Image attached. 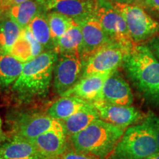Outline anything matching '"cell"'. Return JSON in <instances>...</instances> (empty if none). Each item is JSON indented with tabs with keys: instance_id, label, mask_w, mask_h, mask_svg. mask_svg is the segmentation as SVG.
<instances>
[{
	"instance_id": "obj_1",
	"label": "cell",
	"mask_w": 159,
	"mask_h": 159,
	"mask_svg": "<svg viewBox=\"0 0 159 159\" xmlns=\"http://www.w3.org/2000/svg\"><path fill=\"white\" fill-rule=\"evenodd\" d=\"M57 58L56 50L47 51L25 63L19 77L11 86L17 102L30 104L48 96Z\"/></svg>"
},
{
	"instance_id": "obj_2",
	"label": "cell",
	"mask_w": 159,
	"mask_h": 159,
	"mask_svg": "<svg viewBox=\"0 0 159 159\" xmlns=\"http://www.w3.org/2000/svg\"><path fill=\"white\" fill-rule=\"evenodd\" d=\"M122 66L139 92L147 100L159 104V61L148 46L135 45Z\"/></svg>"
},
{
	"instance_id": "obj_3",
	"label": "cell",
	"mask_w": 159,
	"mask_h": 159,
	"mask_svg": "<svg viewBox=\"0 0 159 159\" xmlns=\"http://www.w3.org/2000/svg\"><path fill=\"white\" fill-rule=\"evenodd\" d=\"M158 119L150 114L142 122L127 128L108 159H146L159 152Z\"/></svg>"
},
{
	"instance_id": "obj_4",
	"label": "cell",
	"mask_w": 159,
	"mask_h": 159,
	"mask_svg": "<svg viewBox=\"0 0 159 159\" xmlns=\"http://www.w3.org/2000/svg\"><path fill=\"white\" fill-rule=\"evenodd\" d=\"M125 130L98 119L78 134L69 137V142L75 150L99 159H108Z\"/></svg>"
},
{
	"instance_id": "obj_5",
	"label": "cell",
	"mask_w": 159,
	"mask_h": 159,
	"mask_svg": "<svg viewBox=\"0 0 159 159\" xmlns=\"http://www.w3.org/2000/svg\"><path fill=\"white\" fill-rule=\"evenodd\" d=\"M113 4L125 19L135 44L152 39L159 33V23L147 13L142 5Z\"/></svg>"
},
{
	"instance_id": "obj_6",
	"label": "cell",
	"mask_w": 159,
	"mask_h": 159,
	"mask_svg": "<svg viewBox=\"0 0 159 159\" xmlns=\"http://www.w3.org/2000/svg\"><path fill=\"white\" fill-rule=\"evenodd\" d=\"M94 16L112 42L133 48L136 44L129 34L125 19L114 4L109 0H94Z\"/></svg>"
},
{
	"instance_id": "obj_7",
	"label": "cell",
	"mask_w": 159,
	"mask_h": 159,
	"mask_svg": "<svg viewBox=\"0 0 159 159\" xmlns=\"http://www.w3.org/2000/svg\"><path fill=\"white\" fill-rule=\"evenodd\" d=\"M62 129L61 121L52 118L46 112H24L15 117L12 124L11 137L31 140L49 130Z\"/></svg>"
},
{
	"instance_id": "obj_8",
	"label": "cell",
	"mask_w": 159,
	"mask_h": 159,
	"mask_svg": "<svg viewBox=\"0 0 159 159\" xmlns=\"http://www.w3.org/2000/svg\"><path fill=\"white\" fill-rule=\"evenodd\" d=\"M85 63L80 55H58L53 72L52 89L61 97L82 78Z\"/></svg>"
},
{
	"instance_id": "obj_9",
	"label": "cell",
	"mask_w": 159,
	"mask_h": 159,
	"mask_svg": "<svg viewBox=\"0 0 159 159\" xmlns=\"http://www.w3.org/2000/svg\"><path fill=\"white\" fill-rule=\"evenodd\" d=\"M130 47L117 43H111L103 47L85 63L82 77L97 73L113 72L122 66Z\"/></svg>"
},
{
	"instance_id": "obj_10",
	"label": "cell",
	"mask_w": 159,
	"mask_h": 159,
	"mask_svg": "<svg viewBox=\"0 0 159 159\" xmlns=\"http://www.w3.org/2000/svg\"><path fill=\"white\" fill-rule=\"evenodd\" d=\"M93 104L98 111L99 119L125 129L142 122L147 117V115L133 106L113 105L103 100Z\"/></svg>"
},
{
	"instance_id": "obj_11",
	"label": "cell",
	"mask_w": 159,
	"mask_h": 159,
	"mask_svg": "<svg viewBox=\"0 0 159 159\" xmlns=\"http://www.w3.org/2000/svg\"><path fill=\"white\" fill-rule=\"evenodd\" d=\"M79 25L83 35L80 57L84 63L99 49L114 43L94 16L85 20Z\"/></svg>"
},
{
	"instance_id": "obj_12",
	"label": "cell",
	"mask_w": 159,
	"mask_h": 159,
	"mask_svg": "<svg viewBox=\"0 0 159 159\" xmlns=\"http://www.w3.org/2000/svg\"><path fill=\"white\" fill-rule=\"evenodd\" d=\"M47 12L55 11L66 16L77 24L94 16V0H41Z\"/></svg>"
},
{
	"instance_id": "obj_13",
	"label": "cell",
	"mask_w": 159,
	"mask_h": 159,
	"mask_svg": "<svg viewBox=\"0 0 159 159\" xmlns=\"http://www.w3.org/2000/svg\"><path fill=\"white\" fill-rule=\"evenodd\" d=\"M111 73H97L82 77L74 87L61 97H76L91 103L102 100L103 85Z\"/></svg>"
},
{
	"instance_id": "obj_14",
	"label": "cell",
	"mask_w": 159,
	"mask_h": 159,
	"mask_svg": "<svg viewBox=\"0 0 159 159\" xmlns=\"http://www.w3.org/2000/svg\"><path fill=\"white\" fill-rule=\"evenodd\" d=\"M102 100L122 106H131L134 102V95L130 85L117 70L111 73L105 82Z\"/></svg>"
},
{
	"instance_id": "obj_15",
	"label": "cell",
	"mask_w": 159,
	"mask_h": 159,
	"mask_svg": "<svg viewBox=\"0 0 159 159\" xmlns=\"http://www.w3.org/2000/svg\"><path fill=\"white\" fill-rule=\"evenodd\" d=\"M46 159H52L69 148L68 137L63 130H52L30 140Z\"/></svg>"
},
{
	"instance_id": "obj_16",
	"label": "cell",
	"mask_w": 159,
	"mask_h": 159,
	"mask_svg": "<svg viewBox=\"0 0 159 159\" xmlns=\"http://www.w3.org/2000/svg\"><path fill=\"white\" fill-rule=\"evenodd\" d=\"M0 159H46L30 140L19 137L0 144Z\"/></svg>"
},
{
	"instance_id": "obj_17",
	"label": "cell",
	"mask_w": 159,
	"mask_h": 159,
	"mask_svg": "<svg viewBox=\"0 0 159 159\" xmlns=\"http://www.w3.org/2000/svg\"><path fill=\"white\" fill-rule=\"evenodd\" d=\"M48 13L41 0H29L10 7L7 17L16 22L22 29L27 27L38 15Z\"/></svg>"
},
{
	"instance_id": "obj_18",
	"label": "cell",
	"mask_w": 159,
	"mask_h": 159,
	"mask_svg": "<svg viewBox=\"0 0 159 159\" xmlns=\"http://www.w3.org/2000/svg\"><path fill=\"white\" fill-rule=\"evenodd\" d=\"M98 119H99L98 111L93 103H89L85 108L61 122L62 123L63 130L69 139L82 131L91 122Z\"/></svg>"
},
{
	"instance_id": "obj_19",
	"label": "cell",
	"mask_w": 159,
	"mask_h": 159,
	"mask_svg": "<svg viewBox=\"0 0 159 159\" xmlns=\"http://www.w3.org/2000/svg\"><path fill=\"white\" fill-rule=\"evenodd\" d=\"M89 103L91 102L76 97H61L47 108L46 113L52 118L62 121L85 108Z\"/></svg>"
},
{
	"instance_id": "obj_20",
	"label": "cell",
	"mask_w": 159,
	"mask_h": 159,
	"mask_svg": "<svg viewBox=\"0 0 159 159\" xmlns=\"http://www.w3.org/2000/svg\"><path fill=\"white\" fill-rule=\"evenodd\" d=\"M82 31L78 24L74 22L59 39L56 51L58 55H75L80 56Z\"/></svg>"
},
{
	"instance_id": "obj_21",
	"label": "cell",
	"mask_w": 159,
	"mask_h": 159,
	"mask_svg": "<svg viewBox=\"0 0 159 159\" xmlns=\"http://www.w3.org/2000/svg\"><path fill=\"white\" fill-rule=\"evenodd\" d=\"M25 63L11 55H0V89L13 85L23 70Z\"/></svg>"
},
{
	"instance_id": "obj_22",
	"label": "cell",
	"mask_w": 159,
	"mask_h": 159,
	"mask_svg": "<svg viewBox=\"0 0 159 159\" xmlns=\"http://www.w3.org/2000/svg\"><path fill=\"white\" fill-rule=\"evenodd\" d=\"M28 28L38 42L43 47V51L56 50V46L52 37L47 19V13L38 15L30 24Z\"/></svg>"
},
{
	"instance_id": "obj_23",
	"label": "cell",
	"mask_w": 159,
	"mask_h": 159,
	"mask_svg": "<svg viewBox=\"0 0 159 159\" xmlns=\"http://www.w3.org/2000/svg\"><path fill=\"white\" fill-rule=\"evenodd\" d=\"M22 28L11 18L0 21V55H9L21 34Z\"/></svg>"
},
{
	"instance_id": "obj_24",
	"label": "cell",
	"mask_w": 159,
	"mask_h": 159,
	"mask_svg": "<svg viewBox=\"0 0 159 159\" xmlns=\"http://www.w3.org/2000/svg\"><path fill=\"white\" fill-rule=\"evenodd\" d=\"M47 19H48L52 37L57 48V44L59 39L75 21L70 18L67 17L66 16L55 11L48 12Z\"/></svg>"
},
{
	"instance_id": "obj_25",
	"label": "cell",
	"mask_w": 159,
	"mask_h": 159,
	"mask_svg": "<svg viewBox=\"0 0 159 159\" xmlns=\"http://www.w3.org/2000/svg\"><path fill=\"white\" fill-rule=\"evenodd\" d=\"M9 55L24 63L35 58L33 55V46L30 40L26 36L23 30L19 39L12 47Z\"/></svg>"
},
{
	"instance_id": "obj_26",
	"label": "cell",
	"mask_w": 159,
	"mask_h": 159,
	"mask_svg": "<svg viewBox=\"0 0 159 159\" xmlns=\"http://www.w3.org/2000/svg\"><path fill=\"white\" fill-rule=\"evenodd\" d=\"M52 159H99L91 155L79 152L73 149L69 144V148L62 154Z\"/></svg>"
},
{
	"instance_id": "obj_27",
	"label": "cell",
	"mask_w": 159,
	"mask_h": 159,
	"mask_svg": "<svg viewBox=\"0 0 159 159\" xmlns=\"http://www.w3.org/2000/svg\"><path fill=\"white\" fill-rule=\"evenodd\" d=\"M142 6L159 19V0H144Z\"/></svg>"
},
{
	"instance_id": "obj_28",
	"label": "cell",
	"mask_w": 159,
	"mask_h": 159,
	"mask_svg": "<svg viewBox=\"0 0 159 159\" xmlns=\"http://www.w3.org/2000/svg\"><path fill=\"white\" fill-rule=\"evenodd\" d=\"M148 46L155 56L159 59V36H156L150 39Z\"/></svg>"
},
{
	"instance_id": "obj_29",
	"label": "cell",
	"mask_w": 159,
	"mask_h": 159,
	"mask_svg": "<svg viewBox=\"0 0 159 159\" xmlns=\"http://www.w3.org/2000/svg\"><path fill=\"white\" fill-rule=\"evenodd\" d=\"M112 3L125 4V5H142L144 0H109Z\"/></svg>"
},
{
	"instance_id": "obj_30",
	"label": "cell",
	"mask_w": 159,
	"mask_h": 159,
	"mask_svg": "<svg viewBox=\"0 0 159 159\" xmlns=\"http://www.w3.org/2000/svg\"><path fill=\"white\" fill-rule=\"evenodd\" d=\"M9 8L5 5L2 0H0V21L7 18V12Z\"/></svg>"
},
{
	"instance_id": "obj_31",
	"label": "cell",
	"mask_w": 159,
	"mask_h": 159,
	"mask_svg": "<svg viewBox=\"0 0 159 159\" xmlns=\"http://www.w3.org/2000/svg\"><path fill=\"white\" fill-rule=\"evenodd\" d=\"M2 125V122L1 117H0V144H2L4 142H5L7 140V137L6 136L5 133H4Z\"/></svg>"
},
{
	"instance_id": "obj_32",
	"label": "cell",
	"mask_w": 159,
	"mask_h": 159,
	"mask_svg": "<svg viewBox=\"0 0 159 159\" xmlns=\"http://www.w3.org/2000/svg\"><path fill=\"white\" fill-rule=\"evenodd\" d=\"M27 1H29V0H10L8 2V7L10 8V7H13V6L19 5V4L25 2Z\"/></svg>"
},
{
	"instance_id": "obj_33",
	"label": "cell",
	"mask_w": 159,
	"mask_h": 159,
	"mask_svg": "<svg viewBox=\"0 0 159 159\" xmlns=\"http://www.w3.org/2000/svg\"><path fill=\"white\" fill-rule=\"evenodd\" d=\"M156 137H157V142H158V148H159V118L158 119V123H157V128H156Z\"/></svg>"
},
{
	"instance_id": "obj_34",
	"label": "cell",
	"mask_w": 159,
	"mask_h": 159,
	"mask_svg": "<svg viewBox=\"0 0 159 159\" xmlns=\"http://www.w3.org/2000/svg\"><path fill=\"white\" fill-rule=\"evenodd\" d=\"M146 159H159V152L152 155V156L148 157V158H147Z\"/></svg>"
}]
</instances>
